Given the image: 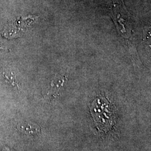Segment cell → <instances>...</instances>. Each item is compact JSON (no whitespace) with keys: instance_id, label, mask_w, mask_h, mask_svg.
<instances>
[{"instance_id":"obj_2","label":"cell","mask_w":151,"mask_h":151,"mask_svg":"<svg viewBox=\"0 0 151 151\" xmlns=\"http://www.w3.org/2000/svg\"><path fill=\"white\" fill-rule=\"evenodd\" d=\"M16 128L20 132L27 135H37L41 132L39 125L30 122H20L17 124Z\"/></svg>"},{"instance_id":"obj_1","label":"cell","mask_w":151,"mask_h":151,"mask_svg":"<svg viewBox=\"0 0 151 151\" xmlns=\"http://www.w3.org/2000/svg\"><path fill=\"white\" fill-rule=\"evenodd\" d=\"M67 80L65 76L56 75L54 79L51 81L47 92L44 97L45 101L52 102L60 96V91L65 85Z\"/></svg>"},{"instance_id":"obj_3","label":"cell","mask_w":151,"mask_h":151,"mask_svg":"<svg viewBox=\"0 0 151 151\" xmlns=\"http://www.w3.org/2000/svg\"><path fill=\"white\" fill-rule=\"evenodd\" d=\"M2 151H12L9 148H7V147H5V148H3V150H2Z\"/></svg>"}]
</instances>
